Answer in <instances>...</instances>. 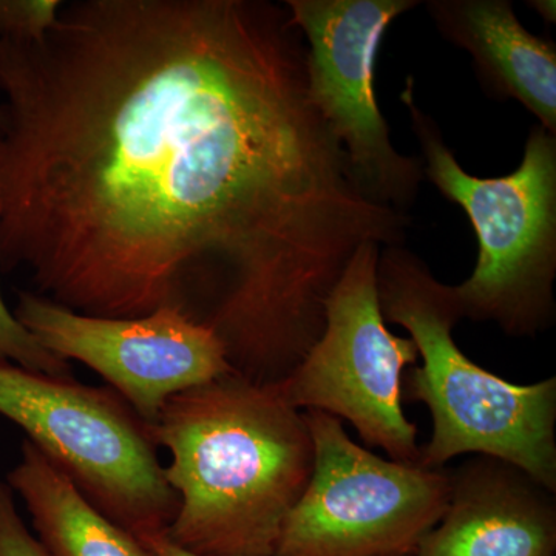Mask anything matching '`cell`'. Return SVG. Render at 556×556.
I'll return each instance as SVG.
<instances>
[{
	"mask_svg": "<svg viewBox=\"0 0 556 556\" xmlns=\"http://www.w3.org/2000/svg\"><path fill=\"white\" fill-rule=\"evenodd\" d=\"M150 428L178 496L166 535L199 556H274L308 485V422L274 386L236 372L170 397Z\"/></svg>",
	"mask_w": 556,
	"mask_h": 556,
	"instance_id": "obj_2",
	"label": "cell"
},
{
	"mask_svg": "<svg viewBox=\"0 0 556 556\" xmlns=\"http://www.w3.org/2000/svg\"><path fill=\"white\" fill-rule=\"evenodd\" d=\"M0 415L110 521L139 541L167 532L177 493L148 424L115 390L0 365Z\"/></svg>",
	"mask_w": 556,
	"mask_h": 556,
	"instance_id": "obj_5",
	"label": "cell"
},
{
	"mask_svg": "<svg viewBox=\"0 0 556 556\" xmlns=\"http://www.w3.org/2000/svg\"><path fill=\"white\" fill-rule=\"evenodd\" d=\"M9 485L30 511L39 543L50 556H153L137 536L91 506L30 441L22 444Z\"/></svg>",
	"mask_w": 556,
	"mask_h": 556,
	"instance_id": "obj_12",
	"label": "cell"
},
{
	"mask_svg": "<svg viewBox=\"0 0 556 556\" xmlns=\"http://www.w3.org/2000/svg\"><path fill=\"white\" fill-rule=\"evenodd\" d=\"M141 543L152 552L153 556H199L177 546L174 541L169 540L166 532L146 538Z\"/></svg>",
	"mask_w": 556,
	"mask_h": 556,
	"instance_id": "obj_16",
	"label": "cell"
},
{
	"mask_svg": "<svg viewBox=\"0 0 556 556\" xmlns=\"http://www.w3.org/2000/svg\"><path fill=\"white\" fill-rule=\"evenodd\" d=\"M14 316L54 356L108 380L149 427L170 397L233 372L217 334L178 306L135 318L93 317L21 291Z\"/></svg>",
	"mask_w": 556,
	"mask_h": 556,
	"instance_id": "obj_9",
	"label": "cell"
},
{
	"mask_svg": "<svg viewBox=\"0 0 556 556\" xmlns=\"http://www.w3.org/2000/svg\"><path fill=\"white\" fill-rule=\"evenodd\" d=\"M0 365H16L58 379H73L70 362L54 356L33 338L0 292Z\"/></svg>",
	"mask_w": 556,
	"mask_h": 556,
	"instance_id": "obj_13",
	"label": "cell"
},
{
	"mask_svg": "<svg viewBox=\"0 0 556 556\" xmlns=\"http://www.w3.org/2000/svg\"><path fill=\"white\" fill-rule=\"evenodd\" d=\"M401 101L420 148L424 178L466 212L478 241L473 273L453 287L460 317L493 321L508 336L532 338L555 320L556 135L533 126L511 174H468L437 121L417 104L415 80Z\"/></svg>",
	"mask_w": 556,
	"mask_h": 556,
	"instance_id": "obj_4",
	"label": "cell"
},
{
	"mask_svg": "<svg viewBox=\"0 0 556 556\" xmlns=\"http://www.w3.org/2000/svg\"><path fill=\"white\" fill-rule=\"evenodd\" d=\"M527 5H530V9L535 10L538 16L546 22V24H555L556 3L554 0H530V2H527Z\"/></svg>",
	"mask_w": 556,
	"mask_h": 556,
	"instance_id": "obj_17",
	"label": "cell"
},
{
	"mask_svg": "<svg viewBox=\"0 0 556 556\" xmlns=\"http://www.w3.org/2000/svg\"><path fill=\"white\" fill-rule=\"evenodd\" d=\"M378 292L387 324L407 329L422 358L402 380V396L422 402L433 419L417 466L445 468L477 453L518 467L555 493L556 379L517 386L470 361L453 338L463 320L453 287L405 244L380 248Z\"/></svg>",
	"mask_w": 556,
	"mask_h": 556,
	"instance_id": "obj_3",
	"label": "cell"
},
{
	"mask_svg": "<svg viewBox=\"0 0 556 556\" xmlns=\"http://www.w3.org/2000/svg\"><path fill=\"white\" fill-rule=\"evenodd\" d=\"M64 5L61 0H0V39L42 38Z\"/></svg>",
	"mask_w": 556,
	"mask_h": 556,
	"instance_id": "obj_14",
	"label": "cell"
},
{
	"mask_svg": "<svg viewBox=\"0 0 556 556\" xmlns=\"http://www.w3.org/2000/svg\"><path fill=\"white\" fill-rule=\"evenodd\" d=\"M439 35L468 51L479 86L515 100L556 135V47L522 27L507 0H427Z\"/></svg>",
	"mask_w": 556,
	"mask_h": 556,
	"instance_id": "obj_11",
	"label": "cell"
},
{
	"mask_svg": "<svg viewBox=\"0 0 556 556\" xmlns=\"http://www.w3.org/2000/svg\"><path fill=\"white\" fill-rule=\"evenodd\" d=\"M303 415L313 473L274 556H415L447 510L450 470L383 459L348 437L338 417Z\"/></svg>",
	"mask_w": 556,
	"mask_h": 556,
	"instance_id": "obj_6",
	"label": "cell"
},
{
	"mask_svg": "<svg viewBox=\"0 0 556 556\" xmlns=\"http://www.w3.org/2000/svg\"><path fill=\"white\" fill-rule=\"evenodd\" d=\"M379 252L372 243L357 249L329 295L320 339L274 387L291 407L345 419L365 444L417 466V428L402 408V380L405 369L417 365L419 351L412 339L387 327L378 292Z\"/></svg>",
	"mask_w": 556,
	"mask_h": 556,
	"instance_id": "obj_7",
	"label": "cell"
},
{
	"mask_svg": "<svg viewBox=\"0 0 556 556\" xmlns=\"http://www.w3.org/2000/svg\"><path fill=\"white\" fill-rule=\"evenodd\" d=\"M3 126H5V113H3V108H0V134H2Z\"/></svg>",
	"mask_w": 556,
	"mask_h": 556,
	"instance_id": "obj_18",
	"label": "cell"
},
{
	"mask_svg": "<svg viewBox=\"0 0 556 556\" xmlns=\"http://www.w3.org/2000/svg\"><path fill=\"white\" fill-rule=\"evenodd\" d=\"M420 0H287L306 42L311 100L334 131L369 199L409 215L424 178L420 156L393 146L375 75L388 28Z\"/></svg>",
	"mask_w": 556,
	"mask_h": 556,
	"instance_id": "obj_8",
	"label": "cell"
},
{
	"mask_svg": "<svg viewBox=\"0 0 556 556\" xmlns=\"http://www.w3.org/2000/svg\"><path fill=\"white\" fill-rule=\"evenodd\" d=\"M552 495L511 464L473 457L450 470L447 510L415 556H555Z\"/></svg>",
	"mask_w": 556,
	"mask_h": 556,
	"instance_id": "obj_10",
	"label": "cell"
},
{
	"mask_svg": "<svg viewBox=\"0 0 556 556\" xmlns=\"http://www.w3.org/2000/svg\"><path fill=\"white\" fill-rule=\"evenodd\" d=\"M0 269L84 316L195 318L201 295L252 382L302 364L362 244L407 240L311 100L285 3L73 0L0 39Z\"/></svg>",
	"mask_w": 556,
	"mask_h": 556,
	"instance_id": "obj_1",
	"label": "cell"
},
{
	"mask_svg": "<svg viewBox=\"0 0 556 556\" xmlns=\"http://www.w3.org/2000/svg\"><path fill=\"white\" fill-rule=\"evenodd\" d=\"M0 556H50L17 514L13 490L0 482Z\"/></svg>",
	"mask_w": 556,
	"mask_h": 556,
	"instance_id": "obj_15",
	"label": "cell"
}]
</instances>
